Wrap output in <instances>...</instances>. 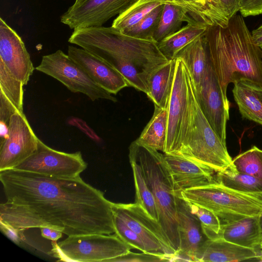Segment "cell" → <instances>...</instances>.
Listing matches in <instances>:
<instances>
[{
  "label": "cell",
  "mask_w": 262,
  "mask_h": 262,
  "mask_svg": "<svg viewBox=\"0 0 262 262\" xmlns=\"http://www.w3.org/2000/svg\"><path fill=\"white\" fill-rule=\"evenodd\" d=\"M35 69L57 79L71 92L82 93L92 101L103 99L117 101L112 94L95 83L77 63L60 50L43 56Z\"/></svg>",
  "instance_id": "9c48e42d"
},
{
  "label": "cell",
  "mask_w": 262,
  "mask_h": 262,
  "mask_svg": "<svg viewBox=\"0 0 262 262\" xmlns=\"http://www.w3.org/2000/svg\"><path fill=\"white\" fill-rule=\"evenodd\" d=\"M9 134V124L0 122V137L1 142L7 138Z\"/></svg>",
  "instance_id": "60d3db41"
},
{
  "label": "cell",
  "mask_w": 262,
  "mask_h": 262,
  "mask_svg": "<svg viewBox=\"0 0 262 262\" xmlns=\"http://www.w3.org/2000/svg\"><path fill=\"white\" fill-rule=\"evenodd\" d=\"M168 123V107L155 105L152 117L137 139L142 144L164 152L166 143Z\"/></svg>",
  "instance_id": "484cf974"
},
{
  "label": "cell",
  "mask_w": 262,
  "mask_h": 262,
  "mask_svg": "<svg viewBox=\"0 0 262 262\" xmlns=\"http://www.w3.org/2000/svg\"><path fill=\"white\" fill-rule=\"evenodd\" d=\"M175 156L209 168L216 172L225 170L232 163L226 144L212 128L199 105L193 84L192 112L188 132Z\"/></svg>",
  "instance_id": "5b68a950"
},
{
  "label": "cell",
  "mask_w": 262,
  "mask_h": 262,
  "mask_svg": "<svg viewBox=\"0 0 262 262\" xmlns=\"http://www.w3.org/2000/svg\"><path fill=\"white\" fill-rule=\"evenodd\" d=\"M38 140L24 113L13 114L8 136L0 142V171L14 168L34 154Z\"/></svg>",
  "instance_id": "4fadbf2b"
},
{
  "label": "cell",
  "mask_w": 262,
  "mask_h": 262,
  "mask_svg": "<svg viewBox=\"0 0 262 262\" xmlns=\"http://www.w3.org/2000/svg\"><path fill=\"white\" fill-rule=\"evenodd\" d=\"M259 225L260 227L261 235H262V215L259 216Z\"/></svg>",
  "instance_id": "ee69618b"
},
{
  "label": "cell",
  "mask_w": 262,
  "mask_h": 262,
  "mask_svg": "<svg viewBox=\"0 0 262 262\" xmlns=\"http://www.w3.org/2000/svg\"><path fill=\"white\" fill-rule=\"evenodd\" d=\"M6 202L0 222L18 231L47 227L69 236L115 233L112 206L80 176L55 178L15 169L0 171Z\"/></svg>",
  "instance_id": "6da1fadb"
},
{
  "label": "cell",
  "mask_w": 262,
  "mask_h": 262,
  "mask_svg": "<svg viewBox=\"0 0 262 262\" xmlns=\"http://www.w3.org/2000/svg\"><path fill=\"white\" fill-rule=\"evenodd\" d=\"M168 106L167 133L165 154L176 156L186 136L192 112L193 82L188 69L180 58Z\"/></svg>",
  "instance_id": "ba28073f"
},
{
  "label": "cell",
  "mask_w": 262,
  "mask_h": 262,
  "mask_svg": "<svg viewBox=\"0 0 262 262\" xmlns=\"http://www.w3.org/2000/svg\"><path fill=\"white\" fill-rule=\"evenodd\" d=\"M233 84V97L242 117L262 125V87L246 79Z\"/></svg>",
  "instance_id": "7402d4cb"
},
{
  "label": "cell",
  "mask_w": 262,
  "mask_h": 262,
  "mask_svg": "<svg viewBox=\"0 0 262 262\" xmlns=\"http://www.w3.org/2000/svg\"><path fill=\"white\" fill-rule=\"evenodd\" d=\"M52 246L49 254L59 261L108 262L132 249L116 233L69 236L59 243L52 242Z\"/></svg>",
  "instance_id": "52a82bcc"
},
{
  "label": "cell",
  "mask_w": 262,
  "mask_h": 262,
  "mask_svg": "<svg viewBox=\"0 0 262 262\" xmlns=\"http://www.w3.org/2000/svg\"><path fill=\"white\" fill-rule=\"evenodd\" d=\"M262 261V251L240 246L219 238L208 239L203 245L197 261Z\"/></svg>",
  "instance_id": "d6986e66"
},
{
  "label": "cell",
  "mask_w": 262,
  "mask_h": 262,
  "mask_svg": "<svg viewBox=\"0 0 262 262\" xmlns=\"http://www.w3.org/2000/svg\"><path fill=\"white\" fill-rule=\"evenodd\" d=\"M176 194L182 191L217 183L216 173L187 159L164 154Z\"/></svg>",
  "instance_id": "e0dca14e"
},
{
  "label": "cell",
  "mask_w": 262,
  "mask_h": 262,
  "mask_svg": "<svg viewBox=\"0 0 262 262\" xmlns=\"http://www.w3.org/2000/svg\"><path fill=\"white\" fill-rule=\"evenodd\" d=\"M206 36L211 63L226 99L228 84L241 79L262 87V50L243 16L234 15L225 28L209 27Z\"/></svg>",
  "instance_id": "7a4b0ae2"
},
{
  "label": "cell",
  "mask_w": 262,
  "mask_h": 262,
  "mask_svg": "<svg viewBox=\"0 0 262 262\" xmlns=\"http://www.w3.org/2000/svg\"><path fill=\"white\" fill-rule=\"evenodd\" d=\"M176 195L180 238L178 258L197 261L201 249L208 238L203 232L200 221L191 212L187 203Z\"/></svg>",
  "instance_id": "ac0fdd59"
},
{
  "label": "cell",
  "mask_w": 262,
  "mask_h": 262,
  "mask_svg": "<svg viewBox=\"0 0 262 262\" xmlns=\"http://www.w3.org/2000/svg\"><path fill=\"white\" fill-rule=\"evenodd\" d=\"M174 0H137L114 20L112 27L121 32L130 28L159 6Z\"/></svg>",
  "instance_id": "f1b7e54d"
},
{
  "label": "cell",
  "mask_w": 262,
  "mask_h": 262,
  "mask_svg": "<svg viewBox=\"0 0 262 262\" xmlns=\"http://www.w3.org/2000/svg\"><path fill=\"white\" fill-rule=\"evenodd\" d=\"M98 57L116 68L124 77L129 86H133L147 94V89L144 80L143 74L134 63L117 57L106 56Z\"/></svg>",
  "instance_id": "1f68e13d"
},
{
  "label": "cell",
  "mask_w": 262,
  "mask_h": 262,
  "mask_svg": "<svg viewBox=\"0 0 262 262\" xmlns=\"http://www.w3.org/2000/svg\"><path fill=\"white\" fill-rule=\"evenodd\" d=\"M81 153H67L49 147L38 140L35 152L14 168L55 178H74L87 167Z\"/></svg>",
  "instance_id": "30bf717a"
},
{
  "label": "cell",
  "mask_w": 262,
  "mask_h": 262,
  "mask_svg": "<svg viewBox=\"0 0 262 262\" xmlns=\"http://www.w3.org/2000/svg\"><path fill=\"white\" fill-rule=\"evenodd\" d=\"M187 203L191 212L200 221L203 232L207 237L211 240L218 238L221 229V222L217 216L207 209Z\"/></svg>",
  "instance_id": "e575fe53"
},
{
  "label": "cell",
  "mask_w": 262,
  "mask_h": 262,
  "mask_svg": "<svg viewBox=\"0 0 262 262\" xmlns=\"http://www.w3.org/2000/svg\"><path fill=\"white\" fill-rule=\"evenodd\" d=\"M40 229L41 236L45 238L49 239L53 229L47 227H42Z\"/></svg>",
  "instance_id": "7bdbcfd3"
},
{
  "label": "cell",
  "mask_w": 262,
  "mask_h": 262,
  "mask_svg": "<svg viewBox=\"0 0 262 262\" xmlns=\"http://www.w3.org/2000/svg\"><path fill=\"white\" fill-rule=\"evenodd\" d=\"M129 159L140 166L156 202L158 224L177 257L180 246L177 195L164 154L137 140L129 147Z\"/></svg>",
  "instance_id": "277c9868"
},
{
  "label": "cell",
  "mask_w": 262,
  "mask_h": 262,
  "mask_svg": "<svg viewBox=\"0 0 262 262\" xmlns=\"http://www.w3.org/2000/svg\"><path fill=\"white\" fill-rule=\"evenodd\" d=\"M0 60L9 72L26 85L34 68L25 43L17 33L0 18Z\"/></svg>",
  "instance_id": "9a60e30c"
},
{
  "label": "cell",
  "mask_w": 262,
  "mask_h": 262,
  "mask_svg": "<svg viewBox=\"0 0 262 262\" xmlns=\"http://www.w3.org/2000/svg\"><path fill=\"white\" fill-rule=\"evenodd\" d=\"M182 1H195V0H182Z\"/></svg>",
  "instance_id": "bcb514c9"
},
{
  "label": "cell",
  "mask_w": 262,
  "mask_h": 262,
  "mask_svg": "<svg viewBox=\"0 0 262 262\" xmlns=\"http://www.w3.org/2000/svg\"><path fill=\"white\" fill-rule=\"evenodd\" d=\"M194 88L203 115L217 135L226 144V125L229 119L230 102L224 96L211 63L201 82Z\"/></svg>",
  "instance_id": "7c38bea8"
},
{
  "label": "cell",
  "mask_w": 262,
  "mask_h": 262,
  "mask_svg": "<svg viewBox=\"0 0 262 262\" xmlns=\"http://www.w3.org/2000/svg\"><path fill=\"white\" fill-rule=\"evenodd\" d=\"M236 170L262 181V150L255 146L232 160Z\"/></svg>",
  "instance_id": "d6a6232c"
},
{
  "label": "cell",
  "mask_w": 262,
  "mask_h": 262,
  "mask_svg": "<svg viewBox=\"0 0 262 262\" xmlns=\"http://www.w3.org/2000/svg\"><path fill=\"white\" fill-rule=\"evenodd\" d=\"M218 183L232 190L242 193L262 194V181L252 176L238 171L232 164L216 172Z\"/></svg>",
  "instance_id": "4316f807"
},
{
  "label": "cell",
  "mask_w": 262,
  "mask_h": 262,
  "mask_svg": "<svg viewBox=\"0 0 262 262\" xmlns=\"http://www.w3.org/2000/svg\"><path fill=\"white\" fill-rule=\"evenodd\" d=\"M206 33L184 47L175 57L183 60L194 86L201 82L211 64Z\"/></svg>",
  "instance_id": "cb8c5ba5"
},
{
  "label": "cell",
  "mask_w": 262,
  "mask_h": 262,
  "mask_svg": "<svg viewBox=\"0 0 262 262\" xmlns=\"http://www.w3.org/2000/svg\"><path fill=\"white\" fill-rule=\"evenodd\" d=\"M115 233L124 243L132 249H137L142 252L151 253L144 241L118 216L113 214Z\"/></svg>",
  "instance_id": "d590c367"
},
{
  "label": "cell",
  "mask_w": 262,
  "mask_h": 262,
  "mask_svg": "<svg viewBox=\"0 0 262 262\" xmlns=\"http://www.w3.org/2000/svg\"><path fill=\"white\" fill-rule=\"evenodd\" d=\"M164 4L156 7L136 25L122 32L136 38L154 40V36L159 24Z\"/></svg>",
  "instance_id": "836d02e7"
},
{
  "label": "cell",
  "mask_w": 262,
  "mask_h": 262,
  "mask_svg": "<svg viewBox=\"0 0 262 262\" xmlns=\"http://www.w3.org/2000/svg\"><path fill=\"white\" fill-rule=\"evenodd\" d=\"M172 261L168 256L158 253L143 252L135 253L130 251L125 254L111 259L108 262L120 261Z\"/></svg>",
  "instance_id": "8d00e7d4"
},
{
  "label": "cell",
  "mask_w": 262,
  "mask_h": 262,
  "mask_svg": "<svg viewBox=\"0 0 262 262\" xmlns=\"http://www.w3.org/2000/svg\"><path fill=\"white\" fill-rule=\"evenodd\" d=\"M62 232L57 230L52 229V232L51 233L49 239L52 240V241H56L62 235Z\"/></svg>",
  "instance_id": "b9f144b4"
},
{
  "label": "cell",
  "mask_w": 262,
  "mask_h": 262,
  "mask_svg": "<svg viewBox=\"0 0 262 262\" xmlns=\"http://www.w3.org/2000/svg\"><path fill=\"white\" fill-rule=\"evenodd\" d=\"M175 71L176 59H173L147 75L145 80L146 95L155 105L161 108L168 107Z\"/></svg>",
  "instance_id": "603a6c76"
},
{
  "label": "cell",
  "mask_w": 262,
  "mask_h": 262,
  "mask_svg": "<svg viewBox=\"0 0 262 262\" xmlns=\"http://www.w3.org/2000/svg\"><path fill=\"white\" fill-rule=\"evenodd\" d=\"M134 179L136 197L135 203L141 206L149 216L158 222L159 213L155 198L138 164L129 159Z\"/></svg>",
  "instance_id": "4dcf8cb0"
},
{
  "label": "cell",
  "mask_w": 262,
  "mask_h": 262,
  "mask_svg": "<svg viewBox=\"0 0 262 262\" xmlns=\"http://www.w3.org/2000/svg\"><path fill=\"white\" fill-rule=\"evenodd\" d=\"M83 1H84V0H75V2L74 3V4L78 5V4H80L81 3H82Z\"/></svg>",
  "instance_id": "f6af8a7d"
},
{
  "label": "cell",
  "mask_w": 262,
  "mask_h": 262,
  "mask_svg": "<svg viewBox=\"0 0 262 262\" xmlns=\"http://www.w3.org/2000/svg\"><path fill=\"white\" fill-rule=\"evenodd\" d=\"M1 231L17 245H19L25 239L24 232L18 231L9 225L0 222Z\"/></svg>",
  "instance_id": "f35d334b"
},
{
  "label": "cell",
  "mask_w": 262,
  "mask_h": 262,
  "mask_svg": "<svg viewBox=\"0 0 262 262\" xmlns=\"http://www.w3.org/2000/svg\"><path fill=\"white\" fill-rule=\"evenodd\" d=\"M187 23L157 43L161 52L169 60L174 59L178 52L188 43L205 34L209 27L192 17Z\"/></svg>",
  "instance_id": "d4e9b609"
},
{
  "label": "cell",
  "mask_w": 262,
  "mask_h": 262,
  "mask_svg": "<svg viewBox=\"0 0 262 262\" xmlns=\"http://www.w3.org/2000/svg\"><path fill=\"white\" fill-rule=\"evenodd\" d=\"M137 0H84L73 4L60 16L71 29L99 27L119 15Z\"/></svg>",
  "instance_id": "5bb4252c"
},
{
  "label": "cell",
  "mask_w": 262,
  "mask_h": 262,
  "mask_svg": "<svg viewBox=\"0 0 262 262\" xmlns=\"http://www.w3.org/2000/svg\"><path fill=\"white\" fill-rule=\"evenodd\" d=\"M112 210L144 241L151 253L165 255L171 260L177 259L160 225L139 204L113 203Z\"/></svg>",
  "instance_id": "8fae6325"
},
{
  "label": "cell",
  "mask_w": 262,
  "mask_h": 262,
  "mask_svg": "<svg viewBox=\"0 0 262 262\" xmlns=\"http://www.w3.org/2000/svg\"><path fill=\"white\" fill-rule=\"evenodd\" d=\"M219 238L244 247L261 250L259 216H246L221 224Z\"/></svg>",
  "instance_id": "ffe728a7"
},
{
  "label": "cell",
  "mask_w": 262,
  "mask_h": 262,
  "mask_svg": "<svg viewBox=\"0 0 262 262\" xmlns=\"http://www.w3.org/2000/svg\"><path fill=\"white\" fill-rule=\"evenodd\" d=\"M239 11L243 16L262 13V0H239Z\"/></svg>",
  "instance_id": "74e56055"
},
{
  "label": "cell",
  "mask_w": 262,
  "mask_h": 262,
  "mask_svg": "<svg viewBox=\"0 0 262 262\" xmlns=\"http://www.w3.org/2000/svg\"><path fill=\"white\" fill-rule=\"evenodd\" d=\"M196 1H198V2H202V1H203L204 0H196Z\"/></svg>",
  "instance_id": "7dc6e473"
},
{
  "label": "cell",
  "mask_w": 262,
  "mask_h": 262,
  "mask_svg": "<svg viewBox=\"0 0 262 262\" xmlns=\"http://www.w3.org/2000/svg\"><path fill=\"white\" fill-rule=\"evenodd\" d=\"M239 11V0H205L202 5L203 17L211 27H226Z\"/></svg>",
  "instance_id": "83f0119b"
},
{
  "label": "cell",
  "mask_w": 262,
  "mask_h": 262,
  "mask_svg": "<svg viewBox=\"0 0 262 262\" xmlns=\"http://www.w3.org/2000/svg\"><path fill=\"white\" fill-rule=\"evenodd\" d=\"M69 56L98 85L112 94H116L129 84L113 66L82 48L69 46Z\"/></svg>",
  "instance_id": "2e32d148"
},
{
  "label": "cell",
  "mask_w": 262,
  "mask_h": 262,
  "mask_svg": "<svg viewBox=\"0 0 262 262\" xmlns=\"http://www.w3.org/2000/svg\"><path fill=\"white\" fill-rule=\"evenodd\" d=\"M68 41L97 57L111 56L133 62L143 73L145 83L149 74L169 61L154 40L132 37L112 26L74 29Z\"/></svg>",
  "instance_id": "3957f363"
},
{
  "label": "cell",
  "mask_w": 262,
  "mask_h": 262,
  "mask_svg": "<svg viewBox=\"0 0 262 262\" xmlns=\"http://www.w3.org/2000/svg\"><path fill=\"white\" fill-rule=\"evenodd\" d=\"M176 195L188 203L213 212L221 224L246 216L262 215V194L240 192L218 182L184 190Z\"/></svg>",
  "instance_id": "8992f818"
},
{
  "label": "cell",
  "mask_w": 262,
  "mask_h": 262,
  "mask_svg": "<svg viewBox=\"0 0 262 262\" xmlns=\"http://www.w3.org/2000/svg\"><path fill=\"white\" fill-rule=\"evenodd\" d=\"M24 85L0 60V122L9 124L13 114L23 112Z\"/></svg>",
  "instance_id": "44dd1931"
},
{
  "label": "cell",
  "mask_w": 262,
  "mask_h": 262,
  "mask_svg": "<svg viewBox=\"0 0 262 262\" xmlns=\"http://www.w3.org/2000/svg\"><path fill=\"white\" fill-rule=\"evenodd\" d=\"M251 33L255 42L262 50V25Z\"/></svg>",
  "instance_id": "ab89813d"
},
{
  "label": "cell",
  "mask_w": 262,
  "mask_h": 262,
  "mask_svg": "<svg viewBox=\"0 0 262 262\" xmlns=\"http://www.w3.org/2000/svg\"><path fill=\"white\" fill-rule=\"evenodd\" d=\"M192 18L184 8L172 4H165L154 39L157 43L165 37L174 33L182 27L183 22Z\"/></svg>",
  "instance_id": "f546056e"
}]
</instances>
